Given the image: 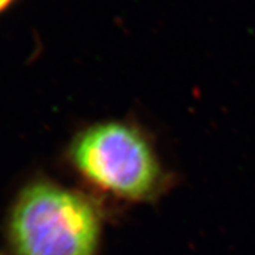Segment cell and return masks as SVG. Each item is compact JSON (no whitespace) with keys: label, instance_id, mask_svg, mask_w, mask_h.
Instances as JSON below:
<instances>
[{"label":"cell","instance_id":"cell-1","mask_svg":"<svg viewBox=\"0 0 255 255\" xmlns=\"http://www.w3.org/2000/svg\"><path fill=\"white\" fill-rule=\"evenodd\" d=\"M4 237L12 255H98L101 219L78 191L34 180L14 197Z\"/></svg>","mask_w":255,"mask_h":255},{"label":"cell","instance_id":"cell-2","mask_svg":"<svg viewBox=\"0 0 255 255\" xmlns=\"http://www.w3.org/2000/svg\"><path fill=\"white\" fill-rule=\"evenodd\" d=\"M71 158L90 184L128 201L150 198L161 181L160 165L150 143L124 123L88 128L74 139Z\"/></svg>","mask_w":255,"mask_h":255},{"label":"cell","instance_id":"cell-3","mask_svg":"<svg viewBox=\"0 0 255 255\" xmlns=\"http://www.w3.org/2000/svg\"><path fill=\"white\" fill-rule=\"evenodd\" d=\"M16 0H0V14H3L5 10L9 9L14 4Z\"/></svg>","mask_w":255,"mask_h":255},{"label":"cell","instance_id":"cell-4","mask_svg":"<svg viewBox=\"0 0 255 255\" xmlns=\"http://www.w3.org/2000/svg\"><path fill=\"white\" fill-rule=\"evenodd\" d=\"M0 255H4V254H1V253H0Z\"/></svg>","mask_w":255,"mask_h":255}]
</instances>
